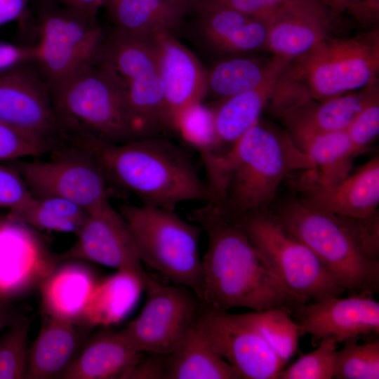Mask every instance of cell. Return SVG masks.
<instances>
[{
	"label": "cell",
	"instance_id": "1",
	"mask_svg": "<svg viewBox=\"0 0 379 379\" xmlns=\"http://www.w3.org/2000/svg\"><path fill=\"white\" fill-rule=\"evenodd\" d=\"M208 244L201 258L200 300L211 309H280L293 314L304 302L288 293L251 243L240 217L214 203L188 213Z\"/></svg>",
	"mask_w": 379,
	"mask_h": 379
},
{
	"label": "cell",
	"instance_id": "2",
	"mask_svg": "<svg viewBox=\"0 0 379 379\" xmlns=\"http://www.w3.org/2000/svg\"><path fill=\"white\" fill-rule=\"evenodd\" d=\"M201 160L211 203L235 215L265 211L286 177L316 168L286 129L260 120L228 150Z\"/></svg>",
	"mask_w": 379,
	"mask_h": 379
},
{
	"label": "cell",
	"instance_id": "3",
	"mask_svg": "<svg viewBox=\"0 0 379 379\" xmlns=\"http://www.w3.org/2000/svg\"><path fill=\"white\" fill-rule=\"evenodd\" d=\"M72 145L91 152L107 182L134 194L142 205L175 210L185 201H213L188 152L167 138L156 135L123 143L76 140Z\"/></svg>",
	"mask_w": 379,
	"mask_h": 379
},
{
	"label": "cell",
	"instance_id": "4",
	"mask_svg": "<svg viewBox=\"0 0 379 379\" xmlns=\"http://www.w3.org/2000/svg\"><path fill=\"white\" fill-rule=\"evenodd\" d=\"M53 108L67 142L134 140L124 90L100 58L51 89Z\"/></svg>",
	"mask_w": 379,
	"mask_h": 379
},
{
	"label": "cell",
	"instance_id": "5",
	"mask_svg": "<svg viewBox=\"0 0 379 379\" xmlns=\"http://www.w3.org/2000/svg\"><path fill=\"white\" fill-rule=\"evenodd\" d=\"M378 28L350 38L326 36L291 61L280 78L293 93L317 101L364 88L378 80Z\"/></svg>",
	"mask_w": 379,
	"mask_h": 379
},
{
	"label": "cell",
	"instance_id": "6",
	"mask_svg": "<svg viewBox=\"0 0 379 379\" xmlns=\"http://www.w3.org/2000/svg\"><path fill=\"white\" fill-rule=\"evenodd\" d=\"M272 215L311 249L349 295L378 291L379 260L365 253L341 216L303 199L288 202Z\"/></svg>",
	"mask_w": 379,
	"mask_h": 379
},
{
	"label": "cell",
	"instance_id": "7",
	"mask_svg": "<svg viewBox=\"0 0 379 379\" xmlns=\"http://www.w3.org/2000/svg\"><path fill=\"white\" fill-rule=\"evenodd\" d=\"M174 211L131 204H124L119 209L142 262L173 284L190 288L200 299L202 266L199 242L203 230Z\"/></svg>",
	"mask_w": 379,
	"mask_h": 379
},
{
	"label": "cell",
	"instance_id": "8",
	"mask_svg": "<svg viewBox=\"0 0 379 379\" xmlns=\"http://www.w3.org/2000/svg\"><path fill=\"white\" fill-rule=\"evenodd\" d=\"M100 58L124 90L134 140L166 130L164 91L154 36L112 29L106 35Z\"/></svg>",
	"mask_w": 379,
	"mask_h": 379
},
{
	"label": "cell",
	"instance_id": "9",
	"mask_svg": "<svg viewBox=\"0 0 379 379\" xmlns=\"http://www.w3.org/2000/svg\"><path fill=\"white\" fill-rule=\"evenodd\" d=\"M32 25L34 63L50 88L100 56L106 38L97 18L49 0H39Z\"/></svg>",
	"mask_w": 379,
	"mask_h": 379
},
{
	"label": "cell",
	"instance_id": "10",
	"mask_svg": "<svg viewBox=\"0 0 379 379\" xmlns=\"http://www.w3.org/2000/svg\"><path fill=\"white\" fill-rule=\"evenodd\" d=\"M239 217L253 246L291 295L307 303L343 293L311 249L272 215L264 211Z\"/></svg>",
	"mask_w": 379,
	"mask_h": 379
},
{
	"label": "cell",
	"instance_id": "11",
	"mask_svg": "<svg viewBox=\"0 0 379 379\" xmlns=\"http://www.w3.org/2000/svg\"><path fill=\"white\" fill-rule=\"evenodd\" d=\"M0 122L53 152L67 145L51 88L34 61L0 71Z\"/></svg>",
	"mask_w": 379,
	"mask_h": 379
},
{
	"label": "cell",
	"instance_id": "12",
	"mask_svg": "<svg viewBox=\"0 0 379 379\" xmlns=\"http://www.w3.org/2000/svg\"><path fill=\"white\" fill-rule=\"evenodd\" d=\"M48 160L12 164L31 193L68 200L86 211L109 199L108 182L95 158L81 147L67 145Z\"/></svg>",
	"mask_w": 379,
	"mask_h": 379
},
{
	"label": "cell",
	"instance_id": "13",
	"mask_svg": "<svg viewBox=\"0 0 379 379\" xmlns=\"http://www.w3.org/2000/svg\"><path fill=\"white\" fill-rule=\"evenodd\" d=\"M140 314L120 331L142 353L168 354L194 326L201 301L190 288L151 278Z\"/></svg>",
	"mask_w": 379,
	"mask_h": 379
},
{
	"label": "cell",
	"instance_id": "14",
	"mask_svg": "<svg viewBox=\"0 0 379 379\" xmlns=\"http://www.w3.org/2000/svg\"><path fill=\"white\" fill-rule=\"evenodd\" d=\"M76 236L69 248L57 253L60 262H95L131 275L142 288L152 278L144 269L127 222L109 200L88 211Z\"/></svg>",
	"mask_w": 379,
	"mask_h": 379
},
{
	"label": "cell",
	"instance_id": "15",
	"mask_svg": "<svg viewBox=\"0 0 379 379\" xmlns=\"http://www.w3.org/2000/svg\"><path fill=\"white\" fill-rule=\"evenodd\" d=\"M197 326L211 348L244 379H275L285 364L239 314L201 307Z\"/></svg>",
	"mask_w": 379,
	"mask_h": 379
},
{
	"label": "cell",
	"instance_id": "16",
	"mask_svg": "<svg viewBox=\"0 0 379 379\" xmlns=\"http://www.w3.org/2000/svg\"><path fill=\"white\" fill-rule=\"evenodd\" d=\"M36 230L8 217L0 222V302L36 288L60 264Z\"/></svg>",
	"mask_w": 379,
	"mask_h": 379
},
{
	"label": "cell",
	"instance_id": "17",
	"mask_svg": "<svg viewBox=\"0 0 379 379\" xmlns=\"http://www.w3.org/2000/svg\"><path fill=\"white\" fill-rule=\"evenodd\" d=\"M294 314L298 316L300 335H310L313 343L330 337L342 343L379 333V302L367 293L305 303Z\"/></svg>",
	"mask_w": 379,
	"mask_h": 379
},
{
	"label": "cell",
	"instance_id": "18",
	"mask_svg": "<svg viewBox=\"0 0 379 379\" xmlns=\"http://www.w3.org/2000/svg\"><path fill=\"white\" fill-rule=\"evenodd\" d=\"M333 17L320 0H286L262 20L267 28L266 50L291 62L328 36Z\"/></svg>",
	"mask_w": 379,
	"mask_h": 379
},
{
	"label": "cell",
	"instance_id": "19",
	"mask_svg": "<svg viewBox=\"0 0 379 379\" xmlns=\"http://www.w3.org/2000/svg\"><path fill=\"white\" fill-rule=\"evenodd\" d=\"M378 97L375 80L361 89L321 101L306 96L293 98L274 115L296 142L315 135L346 130L354 117Z\"/></svg>",
	"mask_w": 379,
	"mask_h": 379
},
{
	"label": "cell",
	"instance_id": "20",
	"mask_svg": "<svg viewBox=\"0 0 379 379\" xmlns=\"http://www.w3.org/2000/svg\"><path fill=\"white\" fill-rule=\"evenodd\" d=\"M165 100L166 129L178 116L202 102L208 93L207 73L195 55L172 33L154 36Z\"/></svg>",
	"mask_w": 379,
	"mask_h": 379
},
{
	"label": "cell",
	"instance_id": "21",
	"mask_svg": "<svg viewBox=\"0 0 379 379\" xmlns=\"http://www.w3.org/2000/svg\"><path fill=\"white\" fill-rule=\"evenodd\" d=\"M298 187L303 199L321 210L349 218H367L378 212L379 158L375 157L343 180L324 184L307 173Z\"/></svg>",
	"mask_w": 379,
	"mask_h": 379
},
{
	"label": "cell",
	"instance_id": "22",
	"mask_svg": "<svg viewBox=\"0 0 379 379\" xmlns=\"http://www.w3.org/2000/svg\"><path fill=\"white\" fill-rule=\"evenodd\" d=\"M92 328L84 323L43 315L29 348L27 379H62Z\"/></svg>",
	"mask_w": 379,
	"mask_h": 379
},
{
	"label": "cell",
	"instance_id": "23",
	"mask_svg": "<svg viewBox=\"0 0 379 379\" xmlns=\"http://www.w3.org/2000/svg\"><path fill=\"white\" fill-rule=\"evenodd\" d=\"M142 354L120 331L103 328L87 338L62 379L127 378Z\"/></svg>",
	"mask_w": 379,
	"mask_h": 379
},
{
	"label": "cell",
	"instance_id": "24",
	"mask_svg": "<svg viewBox=\"0 0 379 379\" xmlns=\"http://www.w3.org/2000/svg\"><path fill=\"white\" fill-rule=\"evenodd\" d=\"M198 15V29L213 48L228 54L266 50L265 22L224 6L193 8Z\"/></svg>",
	"mask_w": 379,
	"mask_h": 379
},
{
	"label": "cell",
	"instance_id": "25",
	"mask_svg": "<svg viewBox=\"0 0 379 379\" xmlns=\"http://www.w3.org/2000/svg\"><path fill=\"white\" fill-rule=\"evenodd\" d=\"M113 29L152 36L172 33L192 11V0H104Z\"/></svg>",
	"mask_w": 379,
	"mask_h": 379
},
{
	"label": "cell",
	"instance_id": "26",
	"mask_svg": "<svg viewBox=\"0 0 379 379\" xmlns=\"http://www.w3.org/2000/svg\"><path fill=\"white\" fill-rule=\"evenodd\" d=\"M80 260L60 262L39 287L43 315L82 323V317L97 284Z\"/></svg>",
	"mask_w": 379,
	"mask_h": 379
},
{
	"label": "cell",
	"instance_id": "27",
	"mask_svg": "<svg viewBox=\"0 0 379 379\" xmlns=\"http://www.w3.org/2000/svg\"><path fill=\"white\" fill-rule=\"evenodd\" d=\"M291 62L280 58L278 62L256 88L228 98L213 108L214 124L220 146L232 145L259 120L268 106L278 81Z\"/></svg>",
	"mask_w": 379,
	"mask_h": 379
},
{
	"label": "cell",
	"instance_id": "28",
	"mask_svg": "<svg viewBox=\"0 0 379 379\" xmlns=\"http://www.w3.org/2000/svg\"><path fill=\"white\" fill-rule=\"evenodd\" d=\"M166 379H241L194 326L166 356Z\"/></svg>",
	"mask_w": 379,
	"mask_h": 379
},
{
	"label": "cell",
	"instance_id": "29",
	"mask_svg": "<svg viewBox=\"0 0 379 379\" xmlns=\"http://www.w3.org/2000/svg\"><path fill=\"white\" fill-rule=\"evenodd\" d=\"M295 143L316 166L314 170L307 171L309 175L324 184L336 182L346 178L357 156L346 130L315 135Z\"/></svg>",
	"mask_w": 379,
	"mask_h": 379
},
{
	"label": "cell",
	"instance_id": "30",
	"mask_svg": "<svg viewBox=\"0 0 379 379\" xmlns=\"http://www.w3.org/2000/svg\"><path fill=\"white\" fill-rule=\"evenodd\" d=\"M87 213L68 200L53 197H39L32 194L19 208L11 211L8 217L36 231L76 234Z\"/></svg>",
	"mask_w": 379,
	"mask_h": 379
},
{
	"label": "cell",
	"instance_id": "31",
	"mask_svg": "<svg viewBox=\"0 0 379 379\" xmlns=\"http://www.w3.org/2000/svg\"><path fill=\"white\" fill-rule=\"evenodd\" d=\"M279 59L274 55L264 60L247 56L225 59L207 73L208 92L223 99L256 88Z\"/></svg>",
	"mask_w": 379,
	"mask_h": 379
},
{
	"label": "cell",
	"instance_id": "32",
	"mask_svg": "<svg viewBox=\"0 0 379 379\" xmlns=\"http://www.w3.org/2000/svg\"><path fill=\"white\" fill-rule=\"evenodd\" d=\"M136 286L142 287L135 277L121 272L98 282L81 322L93 328L119 321L132 305Z\"/></svg>",
	"mask_w": 379,
	"mask_h": 379
},
{
	"label": "cell",
	"instance_id": "33",
	"mask_svg": "<svg viewBox=\"0 0 379 379\" xmlns=\"http://www.w3.org/2000/svg\"><path fill=\"white\" fill-rule=\"evenodd\" d=\"M286 364L295 354L300 336L298 324L290 314L280 309L239 314Z\"/></svg>",
	"mask_w": 379,
	"mask_h": 379
},
{
	"label": "cell",
	"instance_id": "34",
	"mask_svg": "<svg viewBox=\"0 0 379 379\" xmlns=\"http://www.w3.org/2000/svg\"><path fill=\"white\" fill-rule=\"evenodd\" d=\"M171 129L194 148L201 159L219 152L213 108L204 106L202 102L181 112L173 121Z\"/></svg>",
	"mask_w": 379,
	"mask_h": 379
},
{
	"label": "cell",
	"instance_id": "35",
	"mask_svg": "<svg viewBox=\"0 0 379 379\" xmlns=\"http://www.w3.org/2000/svg\"><path fill=\"white\" fill-rule=\"evenodd\" d=\"M31 321L18 316L0 333V379H27Z\"/></svg>",
	"mask_w": 379,
	"mask_h": 379
},
{
	"label": "cell",
	"instance_id": "36",
	"mask_svg": "<svg viewBox=\"0 0 379 379\" xmlns=\"http://www.w3.org/2000/svg\"><path fill=\"white\" fill-rule=\"evenodd\" d=\"M357 340H347L342 349L336 351L333 378H379L378 339L364 344H359Z\"/></svg>",
	"mask_w": 379,
	"mask_h": 379
},
{
	"label": "cell",
	"instance_id": "37",
	"mask_svg": "<svg viewBox=\"0 0 379 379\" xmlns=\"http://www.w3.org/2000/svg\"><path fill=\"white\" fill-rule=\"evenodd\" d=\"M337 343L332 338L321 339L313 351L302 355L275 379H331L333 378Z\"/></svg>",
	"mask_w": 379,
	"mask_h": 379
},
{
	"label": "cell",
	"instance_id": "38",
	"mask_svg": "<svg viewBox=\"0 0 379 379\" xmlns=\"http://www.w3.org/2000/svg\"><path fill=\"white\" fill-rule=\"evenodd\" d=\"M346 132L357 156L370 146L379 133V97L354 117Z\"/></svg>",
	"mask_w": 379,
	"mask_h": 379
},
{
	"label": "cell",
	"instance_id": "39",
	"mask_svg": "<svg viewBox=\"0 0 379 379\" xmlns=\"http://www.w3.org/2000/svg\"><path fill=\"white\" fill-rule=\"evenodd\" d=\"M50 150L0 122V160L36 157Z\"/></svg>",
	"mask_w": 379,
	"mask_h": 379
},
{
	"label": "cell",
	"instance_id": "40",
	"mask_svg": "<svg viewBox=\"0 0 379 379\" xmlns=\"http://www.w3.org/2000/svg\"><path fill=\"white\" fill-rule=\"evenodd\" d=\"M32 195L23 178L14 167L0 165V208L13 211Z\"/></svg>",
	"mask_w": 379,
	"mask_h": 379
},
{
	"label": "cell",
	"instance_id": "41",
	"mask_svg": "<svg viewBox=\"0 0 379 379\" xmlns=\"http://www.w3.org/2000/svg\"><path fill=\"white\" fill-rule=\"evenodd\" d=\"M341 217L365 253L379 260L378 212L367 218Z\"/></svg>",
	"mask_w": 379,
	"mask_h": 379
},
{
	"label": "cell",
	"instance_id": "42",
	"mask_svg": "<svg viewBox=\"0 0 379 379\" xmlns=\"http://www.w3.org/2000/svg\"><path fill=\"white\" fill-rule=\"evenodd\" d=\"M286 0H192L193 8L201 6H224L263 20ZM192 8V10H193Z\"/></svg>",
	"mask_w": 379,
	"mask_h": 379
},
{
	"label": "cell",
	"instance_id": "43",
	"mask_svg": "<svg viewBox=\"0 0 379 379\" xmlns=\"http://www.w3.org/2000/svg\"><path fill=\"white\" fill-rule=\"evenodd\" d=\"M142 359V356L130 372L127 378H164L167 354H150Z\"/></svg>",
	"mask_w": 379,
	"mask_h": 379
},
{
	"label": "cell",
	"instance_id": "44",
	"mask_svg": "<svg viewBox=\"0 0 379 379\" xmlns=\"http://www.w3.org/2000/svg\"><path fill=\"white\" fill-rule=\"evenodd\" d=\"M35 54L33 44L15 45L0 41V71L19 62H34Z\"/></svg>",
	"mask_w": 379,
	"mask_h": 379
},
{
	"label": "cell",
	"instance_id": "45",
	"mask_svg": "<svg viewBox=\"0 0 379 379\" xmlns=\"http://www.w3.org/2000/svg\"><path fill=\"white\" fill-rule=\"evenodd\" d=\"M335 17L347 13L361 22L364 0H320Z\"/></svg>",
	"mask_w": 379,
	"mask_h": 379
},
{
	"label": "cell",
	"instance_id": "46",
	"mask_svg": "<svg viewBox=\"0 0 379 379\" xmlns=\"http://www.w3.org/2000/svg\"><path fill=\"white\" fill-rule=\"evenodd\" d=\"M27 13V0H0V25L21 19Z\"/></svg>",
	"mask_w": 379,
	"mask_h": 379
},
{
	"label": "cell",
	"instance_id": "47",
	"mask_svg": "<svg viewBox=\"0 0 379 379\" xmlns=\"http://www.w3.org/2000/svg\"><path fill=\"white\" fill-rule=\"evenodd\" d=\"M67 8L77 11L89 17L97 18L104 0H49Z\"/></svg>",
	"mask_w": 379,
	"mask_h": 379
},
{
	"label": "cell",
	"instance_id": "48",
	"mask_svg": "<svg viewBox=\"0 0 379 379\" xmlns=\"http://www.w3.org/2000/svg\"><path fill=\"white\" fill-rule=\"evenodd\" d=\"M379 18V0H364L363 23H376Z\"/></svg>",
	"mask_w": 379,
	"mask_h": 379
},
{
	"label": "cell",
	"instance_id": "49",
	"mask_svg": "<svg viewBox=\"0 0 379 379\" xmlns=\"http://www.w3.org/2000/svg\"><path fill=\"white\" fill-rule=\"evenodd\" d=\"M18 317L11 313L7 305L0 302V333L11 325Z\"/></svg>",
	"mask_w": 379,
	"mask_h": 379
}]
</instances>
